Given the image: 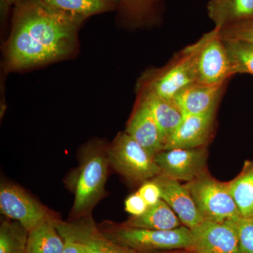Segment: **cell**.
I'll return each mask as SVG.
<instances>
[{"mask_svg": "<svg viewBox=\"0 0 253 253\" xmlns=\"http://www.w3.org/2000/svg\"><path fill=\"white\" fill-rule=\"evenodd\" d=\"M14 16L23 23L32 38L49 51L55 61L71 56L77 49L82 21L43 0L18 1Z\"/></svg>", "mask_w": 253, "mask_h": 253, "instance_id": "6da1fadb", "label": "cell"}, {"mask_svg": "<svg viewBox=\"0 0 253 253\" xmlns=\"http://www.w3.org/2000/svg\"><path fill=\"white\" fill-rule=\"evenodd\" d=\"M74 180L75 217L87 215L103 197L109 161L107 147L99 143L88 145L83 151Z\"/></svg>", "mask_w": 253, "mask_h": 253, "instance_id": "7a4b0ae2", "label": "cell"}, {"mask_svg": "<svg viewBox=\"0 0 253 253\" xmlns=\"http://www.w3.org/2000/svg\"><path fill=\"white\" fill-rule=\"evenodd\" d=\"M101 230L115 242L144 253L192 251L194 246L192 232L184 225L172 230H151L109 224L102 226Z\"/></svg>", "mask_w": 253, "mask_h": 253, "instance_id": "3957f363", "label": "cell"}, {"mask_svg": "<svg viewBox=\"0 0 253 253\" xmlns=\"http://www.w3.org/2000/svg\"><path fill=\"white\" fill-rule=\"evenodd\" d=\"M184 186L204 221H235L241 217L228 182L218 181L207 172Z\"/></svg>", "mask_w": 253, "mask_h": 253, "instance_id": "277c9868", "label": "cell"}, {"mask_svg": "<svg viewBox=\"0 0 253 253\" xmlns=\"http://www.w3.org/2000/svg\"><path fill=\"white\" fill-rule=\"evenodd\" d=\"M107 156L109 164L128 180L146 181L161 174L155 156L126 131L108 146Z\"/></svg>", "mask_w": 253, "mask_h": 253, "instance_id": "5b68a950", "label": "cell"}, {"mask_svg": "<svg viewBox=\"0 0 253 253\" xmlns=\"http://www.w3.org/2000/svg\"><path fill=\"white\" fill-rule=\"evenodd\" d=\"M198 50V41L182 50L167 67L148 77L143 91L173 99L184 88L197 83Z\"/></svg>", "mask_w": 253, "mask_h": 253, "instance_id": "8992f818", "label": "cell"}, {"mask_svg": "<svg viewBox=\"0 0 253 253\" xmlns=\"http://www.w3.org/2000/svg\"><path fill=\"white\" fill-rule=\"evenodd\" d=\"M197 83L224 84L234 74L230 59L217 28L198 41Z\"/></svg>", "mask_w": 253, "mask_h": 253, "instance_id": "52a82bcc", "label": "cell"}, {"mask_svg": "<svg viewBox=\"0 0 253 253\" xmlns=\"http://www.w3.org/2000/svg\"><path fill=\"white\" fill-rule=\"evenodd\" d=\"M0 211L28 231L53 217L38 200L22 188L10 182H2L0 186Z\"/></svg>", "mask_w": 253, "mask_h": 253, "instance_id": "ba28073f", "label": "cell"}, {"mask_svg": "<svg viewBox=\"0 0 253 253\" xmlns=\"http://www.w3.org/2000/svg\"><path fill=\"white\" fill-rule=\"evenodd\" d=\"M55 61L49 51L32 38L23 23L14 17L5 51V64L9 71H21Z\"/></svg>", "mask_w": 253, "mask_h": 253, "instance_id": "9c48e42d", "label": "cell"}, {"mask_svg": "<svg viewBox=\"0 0 253 253\" xmlns=\"http://www.w3.org/2000/svg\"><path fill=\"white\" fill-rule=\"evenodd\" d=\"M51 221L63 239L81 243L88 253H144L113 241L105 235L89 216L72 221H63L52 217Z\"/></svg>", "mask_w": 253, "mask_h": 253, "instance_id": "30bf717a", "label": "cell"}, {"mask_svg": "<svg viewBox=\"0 0 253 253\" xmlns=\"http://www.w3.org/2000/svg\"><path fill=\"white\" fill-rule=\"evenodd\" d=\"M161 175L189 182L207 172L206 147L163 150L155 156Z\"/></svg>", "mask_w": 253, "mask_h": 253, "instance_id": "8fae6325", "label": "cell"}, {"mask_svg": "<svg viewBox=\"0 0 253 253\" xmlns=\"http://www.w3.org/2000/svg\"><path fill=\"white\" fill-rule=\"evenodd\" d=\"M194 253H241L233 221H203L191 229Z\"/></svg>", "mask_w": 253, "mask_h": 253, "instance_id": "7c38bea8", "label": "cell"}, {"mask_svg": "<svg viewBox=\"0 0 253 253\" xmlns=\"http://www.w3.org/2000/svg\"><path fill=\"white\" fill-rule=\"evenodd\" d=\"M215 112L214 109L204 114L184 116L164 150L205 147L212 136Z\"/></svg>", "mask_w": 253, "mask_h": 253, "instance_id": "4fadbf2b", "label": "cell"}, {"mask_svg": "<svg viewBox=\"0 0 253 253\" xmlns=\"http://www.w3.org/2000/svg\"><path fill=\"white\" fill-rule=\"evenodd\" d=\"M152 179L161 188L162 200L172 208L183 225L191 230L204 221L184 184L161 174Z\"/></svg>", "mask_w": 253, "mask_h": 253, "instance_id": "5bb4252c", "label": "cell"}, {"mask_svg": "<svg viewBox=\"0 0 253 253\" xmlns=\"http://www.w3.org/2000/svg\"><path fill=\"white\" fill-rule=\"evenodd\" d=\"M126 132L154 156L164 150L166 140L149 108L142 100L139 101V106L129 120Z\"/></svg>", "mask_w": 253, "mask_h": 253, "instance_id": "9a60e30c", "label": "cell"}, {"mask_svg": "<svg viewBox=\"0 0 253 253\" xmlns=\"http://www.w3.org/2000/svg\"><path fill=\"white\" fill-rule=\"evenodd\" d=\"M224 84L194 83L179 91L172 100L184 117L191 115L204 114L217 109V103L222 94Z\"/></svg>", "mask_w": 253, "mask_h": 253, "instance_id": "2e32d148", "label": "cell"}, {"mask_svg": "<svg viewBox=\"0 0 253 253\" xmlns=\"http://www.w3.org/2000/svg\"><path fill=\"white\" fill-rule=\"evenodd\" d=\"M141 100L149 108L166 144L184 118L180 110L172 99L161 97L150 91H143Z\"/></svg>", "mask_w": 253, "mask_h": 253, "instance_id": "e0dca14e", "label": "cell"}, {"mask_svg": "<svg viewBox=\"0 0 253 253\" xmlns=\"http://www.w3.org/2000/svg\"><path fill=\"white\" fill-rule=\"evenodd\" d=\"M207 10L218 29L253 20V0H210Z\"/></svg>", "mask_w": 253, "mask_h": 253, "instance_id": "ac0fdd59", "label": "cell"}, {"mask_svg": "<svg viewBox=\"0 0 253 253\" xmlns=\"http://www.w3.org/2000/svg\"><path fill=\"white\" fill-rule=\"evenodd\" d=\"M121 225L151 230H172L183 224L172 208L161 200L155 206H150L144 214L131 217Z\"/></svg>", "mask_w": 253, "mask_h": 253, "instance_id": "d6986e66", "label": "cell"}, {"mask_svg": "<svg viewBox=\"0 0 253 253\" xmlns=\"http://www.w3.org/2000/svg\"><path fill=\"white\" fill-rule=\"evenodd\" d=\"M64 241L51 219L42 221L28 233L26 253H61Z\"/></svg>", "mask_w": 253, "mask_h": 253, "instance_id": "ffe728a7", "label": "cell"}, {"mask_svg": "<svg viewBox=\"0 0 253 253\" xmlns=\"http://www.w3.org/2000/svg\"><path fill=\"white\" fill-rule=\"evenodd\" d=\"M228 185L241 217L253 215V161H246L239 175Z\"/></svg>", "mask_w": 253, "mask_h": 253, "instance_id": "44dd1931", "label": "cell"}, {"mask_svg": "<svg viewBox=\"0 0 253 253\" xmlns=\"http://www.w3.org/2000/svg\"><path fill=\"white\" fill-rule=\"evenodd\" d=\"M46 4L62 11L83 22L92 15L110 11L116 0H43Z\"/></svg>", "mask_w": 253, "mask_h": 253, "instance_id": "7402d4cb", "label": "cell"}, {"mask_svg": "<svg viewBox=\"0 0 253 253\" xmlns=\"http://www.w3.org/2000/svg\"><path fill=\"white\" fill-rule=\"evenodd\" d=\"M28 233L18 221H2L0 226V253H26Z\"/></svg>", "mask_w": 253, "mask_h": 253, "instance_id": "603a6c76", "label": "cell"}, {"mask_svg": "<svg viewBox=\"0 0 253 253\" xmlns=\"http://www.w3.org/2000/svg\"><path fill=\"white\" fill-rule=\"evenodd\" d=\"M221 38L227 50L234 74L247 73L253 76V44L238 40Z\"/></svg>", "mask_w": 253, "mask_h": 253, "instance_id": "cb8c5ba5", "label": "cell"}, {"mask_svg": "<svg viewBox=\"0 0 253 253\" xmlns=\"http://www.w3.org/2000/svg\"><path fill=\"white\" fill-rule=\"evenodd\" d=\"M237 232L241 253H253V215L233 221Z\"/></svg>", "mask_w": 253, "mask_h": 253, "instance_id": "d4e9b609", "label": "cell"}, {"mask_svg": "<svg viewBox=\"0 0 253 253\" xmlns=\"http://www.w3.org/2000/svg\"><path fill=\"white\" fill-rule=\"evenodd\" d=\"M217 29L221 38L238 40L253 44V20L234 23Z\"/></svg>", "mask_w": 253, "mask_h": 253, "instance_id": "484cf974", "label": "cell"}, {"mask_svg": "<svg viewBox=\"0 0 253 253\" xmlns=\"http://www.w3.org/2000/svg\"><path fill=\"white\" fill-rule=\"evenodd\" d=\"M154 1L155 0H121L126 12L136 19L144 18L149 12Z\"/></svg>", "mask_w": 253, "mask_h": 253, "instance_id": "4316f807", "label": "cell"}, {"mask_svg": "<svg viewBox=\"0 0 253 253\" xmlns=\"http://www.w3.org/2000/svg\"><path fill=\"white\" fill-rule=\"evenodd\" d=\"M137 192L146 201L149 207L155 206L162 200L161 188L154 179L144 181Z\"/></svg>", "mask_w": 253, "mask_h": 253, "instance_id": "83f0119b", "label": "cell"}, {"mask_svg": "<svg viewBox=\"0 0 253 253\" xmlns=\"http://www.w3.org/2000/svg\"><path fill=\"white\" fill-rule=\"evenodd\" d=\"M148 208L149 206L138 192L128 196L125 201V210L131 217H138L144 214Z\"/></svg>", "mask_w": 253, "mask_h": 253, "instance_id": "f1b7e54d", "label": "cell"}, {"mask_svg": "<svg viewBox=\"0 0 253 253\" xmlns=\"http://www.w3.org/2000/svg\"><path fill=\"white\" fill-rule=\"evenodd\" d=\"M64 247L61 253H88L84 245L73 240L63 239Z\"/></svg>", "mask_w": 253, "mask_h": 253, "instance_id": "f546056e", "label": "cell"}, {"mask_svg": "<svg viewBox=\"0 0 253 253\" xmlns=\"http://www.w3.org/2000/svg\"><path fill=\"white\" fill-rule=\"evenodd\" d=\"M21 0H6V1L9 3H17Z\"/></svg>", "mask_w": 253, "mask_h": 253, "instance_id": "4dcf8cb0", "label": "cell"}, {"mask_svg": "<svg viewBox=\"0 0 253 253\" xmlns=\"http://www.w3.org/2000/svg\"><path fill=\"white\" fill-rule=\"evenodd\" d=\"M189 253H194L191 252V251H189Z\"/></svg>", "mask_w": 253, "mask_h": 253, "instance_id": "1f68e13d", "label": "cell"}]
</instances>
